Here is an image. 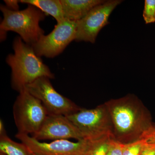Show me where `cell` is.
<instances>
[{
    "label": "cell",
    "mask_w": 155,
    "mask_h": 155,
    "mask_svg": "<svg viewBox=\"0 0 155 155\" xmlns=\"http://www.w3.org/2000/svg\"><path fill=\"white\" fill-rule=\"evenodd\" d=\"M0 9L4 17L0 25L2 40L5 38L7 31H11L18 34L24 42L32 46L44 35L39 23L45 19L46 14L36 7L28 5L22 11H13L1 5Z\"/></svg>",
    "instance_id": "obj_3"
},
{
    "label": "cell",
    "mask_w": 155,
    "mask_h": 155,
    "mask_svg": "<svg viewBox=\"0 0 155 155\" xmlns=\"http://www.w3.org/2000/svg\"><path fill=\"white\" fill-rule=\"evenodd\" d=\"M149 143H155V125H152L143 134L141 138Z\"/></svg>",
    "instance_id": "obj_18"
},
{
    "label": "cell",
    "mask_w": 155,
    "mask_h": 155,
    "mask_svg": "<svg viewBox=\"0 0 155 155\" xmlns=\"http://www.w3.org/2000/svg\"><path fill=\"white\" fill-rule=\"evenodd\" d=\"M6 134H7L5 125H4L2 120L1 119L0 120V136L6 135Z\"/></svg>",
    "instance_id": "obj_21"
},
{
    "label": "cell",
    "mask_w": 155,
    "mask_h": 155,
    "mask_svg": "<svg viewBox=\"0 0 155 155\" xmlns=\"http://www.w3.org/2000/svg\"><path fill=\"white\" fill-rule=\"evenodd\" d=\"M112 137L90 141L85 155H106Z\"/></svg>",
    "instance_id": "obj_14"
},
{
    "label": "cell",
    "mask_w": 155,
    "mask_h": 155,
    "mask_svg": "<svg viewBox=\"0 0 155 155\" xmlns=\"http://www.w3.org/2000/svg\"><path fill=\"white\" fill-rule=\"evenodd\" d=\"M37 140H56L72 138L84 140L76 127L66 116L48 115L39 130L31 135Z\"/></svg>",
    "instance_id": "obj_10"
},
{
    "label": "cell",
    "mask_w": 155,
    "mask_h": 155,
    "mask_svg": "<svg viewBox=\"0 0 155 155\" xmlns=\"http://www.w3.org/2000/svg\"><path fill=\"white\" fill-rule=\"evenodd\" d=\"M77 21L65 19L55 25L52 31L43 35L32 46L38 57L54 58L58 56L73 40H75Z\"/></svg>",
    "instance_id": "obj_7"
},
{
    "label": "cell",
    "mask_w": 155,
    "mask_h": 155,
    "mask_svg": "<svg viewBox=\"0 0 155 155\" xmlns=\"http://www.w3.org/2000/svg\"><path fill=\"white\" fill-rule=\"evenodd\" d=\"M121 0H108L96 6L82 19L77 21L75 41L95 42L98 34L109 24V18Z\"/></svg>",
    "instance_id": "obj_8"
},
{
    "label": "cell",
    "mask_w": 155,
    "mask_h": 155,
    "mask_svg": "<svg viewBox=\"0 0 155 155\" xmlns=\"http://www.w3.org/2000/svg\"><path fill=\"white\" fill-rule=\"evenodd\" d=\"M104 0H61L65 19L78 21Z\"/></svg>",
    "instance_id": "obj_11"
},
{
    "label": "cell",
    "mask_w": 155,
    "mask_h": 155,
    "mask_svg": "<svg viewBox=\"0 0 155 155\" xmlns=\"http://www.w3.org/2000/svg\"><path fill=\"white\" fill-rule=\"evenodd\" d=\"M123 147V144L112 138L106 155H122Z\"/></svg>",
    "instance_id": "obj_17"
},
{
    "label": "cell",
    "mask_w": 155,
    "mask_h": 155,
    "mask_svg": "<svg viewBox=\"0 0 155 155\" xmlns=\"http://www.w3.org/2000/svg\"><path fill=\"white\" fill-rule=\"evenodd\" d=\"M113 123V138L122 144L141 139L153 124L149 111L134 94L104 103Z\"/></svg>",
    "instance_id": "obj_1"
},
{
    "label": "cell",
    "mask_w": 155,
    "mask_h": 155,
    "mask_svg": "<svg viewBox=\"0 0 155 155\" xmlns=\"http://www.w3.org/2000/svg\"><path fill=\"white\" fill-rule=\"evenodd\" d=\"M6 4V6L9 10L13 11H19V3H20L19 1H15V0H6L4 1Z\"/></svg>",
    "instance_id": "obj_20"
},
{
    "label": "cell",
    "mask_w": 155,
    "mask_h": 155,
    "mask_svg": "<svg viewBox=\"0 0 155 155\" xmlns=\"http://www.w3.org/2000/svg\"><path fill=\"white\" fill-rule=\"evenodd\" d=\"M66 116L77 128L84 140L91 141L108 137H113V123L105 104L94 109L81 108Z\"/></svg>",
    "instance_id": "obj_4"
},
{
    "label": "cell",
    "mask_w": 155,
    "mask_h": 155,
    "mask_svg": "<svg viewBox=\"0 0 155 155\" xmlns=\"http://www.w3.org/2000/svg\"><path fill=\"white\" fill-rule=\"evenodd\" d=\"M50 79L40 78L27 85L25 89L41 102L48 115L67 116L79 110L81 108L78 106L55 89Z\"/></svg>",
    "instance_id": "obj_6"
},
{
    "label": "cell",
    "mask_w": 155,
    "mask_h": 155,
    "mask_svg": "<svg viewBox=\"0 0 155 155\" xmlns=\"http://www.w3.org/2000/svg\"><path fill=\"white\" fill-rule=\"evenodd\" d=\"M0 155H5L4 154L2 153H0Z\"/></svg>",
    "instance_id": "obj_23"
},
{
    "label": "cell",
    "mask_w": 155,
    "mask_h": 155,
    "mask_svg": "<svg viewBox=\"0 0 155 155\" xmlns=\"http://www.w3.org/2000/svg\"><path fill=\"white\" fill-rule=\"evenodd\" d=\"M15 137L35 155H85L90 143L86 140L73 142L68 140L42 142L28 134L19 133Z\"/></svg>",
    "instance_id": "obj_9"
},
{
    "label": "cell",
    "mask_w": 155,
    "mask_h": 155,
    "mask_svg": "<svg viewBox=\"0 0 155 155\" xmlns=\"http://www.w3.org/2000/svg\"><path fill=\"white\" fill-rule=\"evenodd\" d=\"M147 141L141 139L126 144H123L122 155H140Z\"/></svg>",
    "instance_id": "obj_15"
},
{
    "label": "cell",
    "mask_w": 155,
    "mask_h": 155,
    "mask_svg": "<svg viewBox=\"0 0 155 155\" xmlns=\"http://www.w3.org/2000/svg\"><path fill=\"white\" fill-rule=\"evenodd\" d=\"M30 155H35L34 154L32 153H31L30 152Z\"/></svg>",
    "instance_id": "obj_22"
},
{
    "label": "cell",
    "mask_w": 155,
    "mask_h": 155,
    "mask_svg": "<svg viewBox=\"0 0 155 155\" xmlns=\"http://www.w3.org/2000/svg\"><path fill=\"white\" fill-rule=\"evenodd\" d=\"M143 17L146 24L155 22V0H145Z\"/></svg>",
    "instance_id": "obj_16"
},
{
    "label": "cell",
    "mask_w": 155,
    "mask_h": 155,
    "mask_svg": "<svg viewBox=\"0 0 155 155\" xmlns=\"http://www.w3.org/2000/svg\"><path fill=\"white\" fill-rule=\"evenodd\" d=\"M13 112L18 133L32 135L39 130L48 115L41 102L26 89L19 93Z\"/></svg>",
    "instance_id": "obj_5"
},
{
    "label": "cell",
    "mask_w": 155,
    "mask_h": 155,
    "mask_svg": "<svg viewBox=\"0 0 155 155\" xmlns=\"http://www.w3.org/2000/svg\"><path fill=\"white\" fill-rule=\"evenodd\" d=\"M14 54H9L6 59L11 67V86L19 93L40 78H54L48 67L37 55L33 48L23 41L20 37L14 39Z\"/></svg>",
    "instance_id": "obj_2"
},
{
    "label": "cell",
    "mask_w": 155,
    "mask_h": 155,
    "mask_svg": "<svg viewBox=\"0 0 155 155\" xmlns=\"http://www.w3.org/2000/svg\"><path fill=\"white\" fill-rule=\"evenodd\" d=\"M140 155H155V143L147 142Z\"/></svg>",
    "instance_id": "obj_19"
},
{
    "label": "cell",
    "mask_w": 155,
    "mask_h": 155,
    "mask_svg": "<svg viewBox=\"0 0 155 155\" xmlns=\"http://www.w3.org/2000/svg\"><path fill=\"white\" fill-rule=\"evenodd\" d=\"M0 153L5 155H30V151L24 143L11 140L7 134L0 136Z\"/></svg>",
    "instance_id": "obj_13"
},
{
    "label": "cell",
    "mask_w": 155,
    "mask_h": 155,
    "mask_svg": "<svg viewBox=\"0 0 155 155\" xmlns=\"http://www.w3.org/2000/svg\"><path fill=\"white\" fill-rule=\"evenodd\" d=\"M20 3L31 5L54 17L57 23L65 19L61 0H21Z\"/></svg>",
    "instance_id": "obj_12"
}]
</instances>
